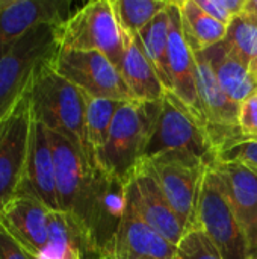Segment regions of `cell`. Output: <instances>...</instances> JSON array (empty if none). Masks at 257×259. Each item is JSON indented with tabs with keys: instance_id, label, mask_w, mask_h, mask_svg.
<instances>
[{
	"instance_id": "cell-1",
	"label": "cell",
	"mask_w": 257,
	"mask_h": 259,
	"mask_svg": "<svg viewBox=\"0 0 257 259\" xmlns=\"http://www.w3.org/2000/svg\"><path fill=\"white\" fill-rule=\"evenodd\" d=\"M27 96L32 120L67 137L86 155V94L58 74L48 62L38 70Z\"/></svg>"
},
{
	"instance_id": "cell-2",
	"label": "cell",
	"mask_w": 257,
	"mask_h": 259,
	"mask_svg": "<svg viewBox=\"0 0 257 259\" xmlns=\"http://www.w3.org/2000/svg\"><path fill=\"white\" fill-rule=\"evenodd\" d=\"M159 109L161 102H126L114 117L106 144L97 158V168L127 182L145 159Z\"/></svg>"
},
{
	"instance_id": "cell-3",
	"label": "cell",
	"mask_w": 257,
	"mask_h": 259,
	"mask_svg": "<svg viewBox=\"0 0 257 259\" xmlns=\"http://www.w3.org/2000/svg\"><path fill=\"white\" fill-rule=\"evenodd\" d=\"M159 158L185 159L206 167L218 161V152L206 129L171 91L161 100L144 161Z\"/></svg>"
},
{
	"instance_id": "cell-4",
	"label": "cell",
	"mask_w": 257,
	"mask_h": 259,
	"mask_svg": "<svg viewBox=\"0 0 257 259\" xmlns=\"http://www.w3.org/2000/svg\"><path fill=\"white\" fill-rule=\"evenodd\" d=\"M58 52V26L39 24L0 56V121L24 99L38 70Z\"/></svg>"
},
{
	"instance_id": "cell-5",
	"label": "cell",
	"mask_w": 257,
	"mask_h": 259,
	"mask_svg": "<svg viewBox=\"0 0 257 259\" xmlns=\"http://www.w3.org/2000/svg\"><path fill=\"white\" fill-rule=\"evenodd\" d=\"M203 231L224 259H251L242 228L233 211L227 185L217 162L204 168L194 225Z\"/></svg>"
},
{
	"instance_id": "cell-6",
	"label": "cell",
	"mask_w": 257,
	"mask_h": 259,
	"mask_svg": "<svg viewBox=\"0 0 257 259\" xmlns=\"http://www.w3.org/2000/svg\"><path fill=\"white\" fill-rule=\"evenodd\" d=\"M127 41L117 23L111 0L89 2L58 26L59 50L100 52L118 71Z\"/></svg>"
},
{
	"instance_id": "cell-7",
	"label": "cell",
	"mask_w": 257,
	"mask_h": 259,
	"mask_svg": "<svg viewBox=\"0 0 257 259\" xmlns=\"http://www.w3.org/2000/svg\"><path fill=\"white\" fill-rule=\"evenodd\" d=\"M52 68L88 97L133 102L123 76L100 52L59 50L52 61Z\"/></svg>"
},
{
	"instance_id": "cell-8",
	"label": "cell",
	"mask_w": 257,
	"mask_h": 259,
	"mask_svg": "<svg viewBox=\"0 0 257 259\" xmlns=\"http://www.w3.org/2000/svg\"><path fill=\"white\" fill-rule=\"evenodd\" d=\"M197 64V87L204 114V127L218 155L227 146L244 140L239 126V103L232 102L220 87L212 64L204 52H194Z\"/></svg>"
},
{
	"instance_id": "cell-9",
	"label": "cell",
	"mask_w": 257,
	"mask_h": 259,
	"mask_svg": "<svg viewBox=\"0 0 257 259\" xmlns=\"http://www.w3.org/2000/svg\"><path fill=\"white\" fill-rule=\"evenodd\" d=\"M48 138L55 161L59 211L76 217L88 196L97 168L85 152L67 137L48 131Z\"/></svg>"
},
{
	"instance_id": "cell-10",
	"label": "cell",
	"mask_w": 257,
	"mask_h": 259,
	"mask_svg": "<svg viewBox=\"0 0 257 259\" xmlns=\"http://www.w3.org/2000/svg\"><path fill=\"white\" fill-rule=\"evenodd\" d=\"M126 196L127 202L148 226L174 246L180 243L188 229L173 211L151 167L145 161L127 181Z\"/></svg>"
},
{
	"instance_id": "cell-11",
	"label": "cell",
	"mask_w": 257,
	"mask_h": 259,
	"mask_svg": "<svg viewBox=\"0 0 257 259\" xmlns=\"http://www.w3.org/2000/svg\"><path fill=\"white\" fill-rule=\"evenodd\" d=\"M32 115L29 96L0 121V208L15 199L29 150Z\"/></svg>"
},
{
	"instance_id": "cell-12",
	"label": "cell",
	"mask_w": 257,
	"mask_h": 259,
	"mask_svg": "<svg viewBox=\"0 0 257 259\" xmlns=\"http://www.w3.org/2000/svg\"><path fill=\"white\" fill-rule=\"evenodd\" d=\"M168 71L171 77V93L204 127V114L197 87L195 55L186 41L179 2H170L168 8ZM206 129V127H204Z\"/></svg>"
},
{
	"instance_id": "cell-13",
	"label": "cell",
	"mask_w": 257,
	"mask_h": 259,
	"mask_svg": "<svg viewBox=\"0 0 257 259\" xmlns=\"http://www.w3.org/2000/svg\"><path fill=\"white\" fill-rule=\"evenodd\" d=\"M145 162L151 167L168 203L180 222L186 229L192 228L206 165L176 158H159Z\"/></svg>"
},
{
	"instance_id": "cell-14",
	"label": "cell",
	"mask_w": 257,
	"mask_h": 259,
	"mask_svg": "<svg viewBox=\"0 0 257 259\" xmlns=\"http://www.w3.org/2000/svg\"><path fill=\"white\" fill-rule=\"evenodd\" d=\"M15 197H29L45 205L50 211H59L55 161L48 131L32 120L27 159Z\"/></svg>"
},
{
	"instance_id": "cell-15",
	"label": "cell",
	"mask_w": 257,
	"mask_h": 259,
	"mask_svg": "<svg viewBox=\"0 0 257 259\" xmlns=\"http://www.w3.org/2000/svg\"><path fill=\"white\" fill-rule=\"evenodd\" d=\"M70 2L0 0V56L39 24L61 26L68 20Z\"/></svg>"
},
{
	"instance_id": "cell-16",
	"label": "cell",
	"mask_w": 257,
	"mask_h": 259,
	"mask_svg": "<svg viewBox=\"0 0 257 259\" xmlns=\"http://www.w3.org/2000/svg\"><path fill=\"white\" fill-rule=\"evenodd\" d=\"M109 259H177V246L148 226L127 202L111 243Z\"/></svg>"
},
{
	"instance_id": "cell-17",
	"label": "cell",
	"mask_w": 257,
	"mask_h": 259,
	"mask_svg": "<svg viewBox=\"0 0 257 259\" xmlns=\"http://www.w3.org/2000/svg\"><path fill=\"white\" fill-rule=\"evenodd\" d=\"M50 212L38 200L15 197L0 208V222L30 258L38 259L48 241Z\"/></svg>"
},
{
	"instance_id": "cell-18",
	"label": "cell",
	"mask_w": 257,
	"mask_h": 259,
	"mask_svg": "<svg viewBox=\"0 0 257 259\" xmlns=\"http://www.w3.org/2000/svg\"><path fill=\"white\" fill-rule=\"evenodd\" d=\"M226 181L236 219L245 235L250 256L257 259V171L236 161H217Z\"/></svg>"
},
{
	"instance_id": "cell-19",
	"label": "cell",
	"mask_w": 257,
	"mask_h": 259,
	"mask_svg": "<svg viewBox=\"0 0 257 259\" xmlns=\"http://www.w3.org/2000/svg\"><path fill=\"white\" fill-rule=\"evenodd\" d=\"M38 259H105V256L76 217L62 211H52L48 241Z\"/></svg>"
},
{
	"instance_id": "cell-20",
	"label": "cell",
	"mask_w": 257,
	"mask_h": 259,
	"mask_svg": "<svg viewBox=\"0 0 257 259\" xmlns=\"http://www.w3.org/2000/svg\"><path fill=\"white\" fill-rule=\"evenodd\" d=\"M209 58L220 87L235 103H242L257 93V74L253 68L220 42L204 52Z\"/></svg>"
},
{
	"instance_id": "cell-21",
	"label": "cell",
	"mask_w": 257,
	"mask_h": 259,
	"mask_svg": "<svg viewBox=\"0 0 257 259\" xmlns=\"http://www.w3.org/2000/svg\"><path fill=\"white\" fill-rule=\"evenodd\" d=\"M120 74L136 102H161L167 94L164 83L136 39H129L126 44Z\"/></svg>"
},
{
	"instance_id": "cell-22",
	"label": "cell",
	"mask_w": 257,
	"mask_h": 259,
	"mask_svg": "<svg viewBox=\"0 0 257 259\" xmlns=\"http://www.w3.org/2000/svg\"><path fill=\"white\" fill-rule=\"evenodd\" d=\"M183 32L192 52H206L224 41L227 26L208 15L195 0L179 2Z\"/></svg>"
},
{
	"instance_id": "cell-23",
	"label": "cell",
	"mask_w": 257,
	"mask_h": 259,
	"mask_svg": "<svg viewBox=\"0 0 257 259\" xmlns=\"http://www.w3.org/2000/svg\"><path fill=\"white\" fill-rule=\"evenodd\" d=\"M126 102L111 99H94L86 96V117H85V134H86V155L89 162L97 168V158L106 144L111 124L115 114Z\"/></svg>"
},
{
	"instance_id": "cell-24",
	"label": "cell",
	"mask_w": 257,
	"mask_h": 259,
	"mask_svg": "<svg viewBox=\"0 0 257 259\" xmlns=\"http://www.w3.org/2000/svg\"><path fill=\"white\" fill-rule=\"evenodd\" d=\"M135 39L139 42L147 59L156 70L165 90L171 91V77L168 71V12L167 9L158 14L139 32V35Z\"/></svg>"
},
{
	"instance_id": "cell-25",
	"label": "cell",
	"mask_w": 257,
	"mask_h": 259,
	"mask_svg": "<svg viewBox=\"0 0 257 259\" xmlns=\"http://www.w3.org/2000/svg\"><path fill=\"white\" fill-rule=\"evenodd\" d=\"M168 3L167 0H114L112 8L124 36L135 39L158 14L167 9Z\"/></svg>"
},
{
	"instance_id": "cell-26",
	"label": "cell",
	"mask_w": 257,
	"mask_h": 259,
	"mask_svg": "<svg viewBox=\"0 0 257 259\" xmlns=\"http://www.w3.org/2000/svg\"><path fill=\"white\" fill-rule=\"evenodd\" d=\"M223 42L253 68L257 64V17L247 12L236 15L229 24Z\"/></svg>"
},
{
	"instance_id": "cell-27",
	"label": "cell",
	"mask_w": 257,
	"mask_h": 259,
	"mask_svg": "<svg viewBox=\"0 0 257 259\" xmlns=\"http://www.w3.org/2000/svg\"><path fill=\"white\" fill-rule=\"evenodd\" d=\"M177 259H224L208 235L197 226L186 231L177 244Z\"/></svg>"
},
{
	"instance_id": "cell-28",
	"label": "cell",
	"mask_w": 257,
	"mask_h": 259,
	"mask_svg": "<svg viewBox=\"0 0 257 259\" xmlns=\"http://www.w3.org/2000/svg\"><path fill=\"white\" fill-rule=\"evenodd\" d=\"M218 161H236L257 171V140H241L220 152Z\"/></svg>"
},
{
	"instance_id": "cell-29",
	"label": "cell",
	"mask_w": 257,
	"mask_h": 259,
	"mask_svg": "<svg viewBox=\"0 0 257 259\" xmlns=\"http://www.w3.org/2000/svg\"><path fill=\"white\" fill-rule=\"evenodd\" d=\"M238 126L244 140H257V93L241 103Z\"/></svg>"
},
{
	"instance_id": "cell-30",
	"label": "cell",
	"mask_w": 257,
	"mask_h": 259,
	"mask_svg": "<svg viewBox=\"0 0 257 259\" xmlns=\"http://www.w3.org/2000/svg\"><path fill=\"white\" fill-rule=\"evenodd\" d=\"M0 259H33L14 240L0 222Z\"/></svg>"
},
{
	"instance_id": "cell-31",
	"label": "cell",
	"mask_w": 257,
	"mask_h": 259,
	"mask_svg": "<svg viewBox=\"0 0 257 259\" xmlns=\"http://www.w3.org/2000/svg\"><path fill=\"white\" fill-rule=\"evenodd\" d=\"M197 5L212 18H215L217 21L223 23L224 26L229 27V24L232 23V20L235 18L230 11L226 8L224 0H195Z\"/></svg>"
},
{
	"instance_id": "cell-32",
	"label": "cell",
	"mask_w": 257,
	"mask_h": 259,
	"mask_svg": "<svg viewBox=\"0 0 257 259\" xmlns=\"http://www.w3.org/2000/svg\"><path fill=\"white\" fill-rule=\"evenodd\" d=\"M244 12H247V14H250V15H254V17H257V0H247Z\"/></svg>"
}]
</instances>
